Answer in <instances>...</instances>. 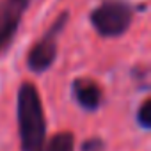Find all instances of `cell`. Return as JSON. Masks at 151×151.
I'll use <instances>...</instances> for the list:
<instances>
[{
    "label": "cell",
    "instance_id": "6da1fadb",
    "mask_svg": "<svg viewBox=\"0 0 151 151\" xmlns=\"http://www.w3.org/2000/svg\"><path fill=\"white\" fill-rule=\"evenodd\" d=\"M18 132L22 151H41L46 135L45 110L34 84L25 82L18 91Z\"/></svg>",
    "mask_w": 151,
    "mask_h": 151
},
{
    "label": "cell",
    "instance_id": "7a4b0ae2",
    "mask_svg": "<svg viewBox=\"0 0 151 151\" xmlns=\"http://www.w3.org/2000/svg\"><path fill=\"white\" fill-rule=\"evenodd\" d=\"M132 9L121 2H105L91 13V23L98 34L116 37L128 30L132 23Z\"/></svg>",
    "mask_w": 151,
    "mask_h": 151
},
{
    "label": "cell",
    "instance_id": "3957f363",
    "mask_svg": "<svg viewBox=\"0 0 151 151\" xmlns=\"http://www.w3.org/2000/svg\"><path fill=\"white\" fill-rule=\"evenodd\" d=\"M66 22H68V13H62L53 23V27H50V30L45 34V37L30 48L27 64L34 73H43L53 64L57 55V36L64 29Z\"/></svg>",
    "mask_w": 151,
    "mask_h": 151
},
{
    "label": "cell",
    "instance_id": "277c9868",
    "mask_svg": "<svg viewBox=\"0 0 151 151\" xmlns=\"http://www.w3.org/2000/svg\"><path fill=\"white\" fill-rule=\"evenodd\" d=\"M30 0H2L0 2V48L11 43L20 25L22 14Z\"/></svg>",
    "mask_w": 151,
    "mask_h": 151
},
{
    "label": "cell",
    "instance_id": "5b68a950",
    "mask_svg": "<svg viewBox=\"0 0 151 151\" xmlns=\"http://www.w3.org/2000/svg\"><path fill=\"white\" fill-rule=\"evenodd\" d=\"M73 96L77 100V103L86 109V110H96L101 105V98L103 93L100 89L98 84H94L93 80H86V78H78L73 84Z\"/></svg>",
    "mask_w": 151,
    "mask_h": 151
},
{
    "label": "cell",
    "instance_id": "8992f818",
    "mask_svg": "<svg viewBox=\"0 0 151 151\" xmlns=\"http://www.w3.org/2000/svg\"><path fill=\"white\" fill-rule=\"evenodd\" d=\"M41 151H75V139L69 132H60L53 135L46 144H43Z\"/></svg>",
    "mask_w": 151,
    "mask_h": 151
},
{
    "label": "cell",
    "instance_id": "52a82bcc",
    "mask_svg": "<svg viewBox=\"0 0 151 151\" xmlns=\"http://www.w3.org/2000/svg\"><path fill=\"white\" fill-rule=\"evenodd\" d=\"M137 121H139V124L144 130L151 128V100L149 98H146L142 101V105L139 107V110H137Z\"/></svg>",
    "mask_w": 151,
    "mask_h": 151
},
{
    "label": "cell",
    "instance_id": "ba28073f",
    "mask_svg": "<svg viewBox=\"0 0 151 151\" xmlns=\"http://www.w3.org/2000/svg\"><path fill=\"white\" fill-rule=\"evenodd\" d=\"M82 151H105V142L98 137L94 139H87L82 144Z\"/></svg>",
    "mask_w": 151,
    "mask_h": 151
}]
</instances>
